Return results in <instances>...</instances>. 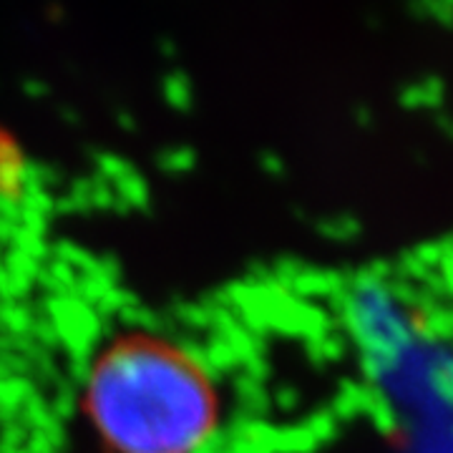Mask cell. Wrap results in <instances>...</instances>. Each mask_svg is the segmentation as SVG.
<instances>
[{
	"instance_id": "6da1fadb",
	"label": "cell",
	"mask_w": 453,
	"mask_h": 453,
	"mask_svg": "<svg viewBox=\"0 0 453 453\" xmlns=\"http://www.w3.org/2000/svg\"><path fill=\"white\" fill-rule=\"evenodd\" d=\"M86 411L113 453H199L219 426L210 372L174 340L127 333L86 375Z\"/></svg>"
}]
</instances>
